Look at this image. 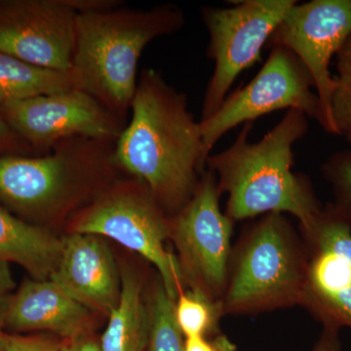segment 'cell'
Segmentation results:
<instances>
[{"mask_svg": "<svg viewBox=\"0 0 351 351\" xmlns=\"http://www.w3.org/2000/svg\"><path fill=\"white\" fill-rule=\"evenodd\" d=\"M351 34V0H311L295 4L265 47L282 46L299 58L313 78L323 130L338 136L331 112L336 82L330 64Z\"/></svg>", "mask_w": 351, "mask_h": 351, "instance_id": "cell-10", "label": "cell"}, {"mask_svg": "<svg viewBox=\"0 0 351 351\" xmlns=\"http://www.w3.org/2000/svg\"><path fill=\"white\" fill-rule=\"evenodd\" d=\"M63 240L49 230L14 216L0 204V261L24 267L34 279L46 280L54 274Z\"/></svg>", "mask_w": 351, "mask_h": 351, "instance_id": "cell-15", "label": "cell"}, {"mask_svg": "<svg viewBox=\"0 0 351 351\" xmlns=\"http://www.w3.org/2000/svg\"><path fill=\"white\" fill-rule=\"evenodd\" d=\"M15 286L9 263L0 261V304L12 294Z\"/></svg>", "mask_w": 351, "mask_h": 351, "instance_id": "cell-30", "label": "cell"}, {"mask_svg": "<svg viewBox=\"0 0 351 351\" xmlns=\"http://www.w3.org/2000/svg\"><path fill=\"white\" fill-rule=\"evenodd\" d=\"M77 16L75 0H2L0 52L40 68L69 71Z\"/></svg>", "mask_w": 351, "mask_h": 351, "instance_id": "cell-12", "label": "cell"}, {"mask_svg": "<svg viewBox=\"0 0 351 351\" xmlns=\"http://www.w3.org/2000/svg\"><path fill=\"white\" fill-rule=\"evenodd\" d=\"M184 351H237V346L226 335L184 338Z\"/></svg>", "mask_w": 351, "mask_h": 351, "instance_id": "cell-27", "label": "cell"}, {"mask_svg": "<svg viewBox=\"0 0 351 351\" xmlns=\"http://www.w3.org/2000/svg\"><path fill=\"white\" fill-rule=\"evenodd\" d=\"M4 335H5V331L0 326V351H5V348H4Z\"/></svg>", "mask_w": 351, "mask_h": 351, "instance_id": "cell-32", "label": "cell"}, {"mask_svg": "<svg viewBox=\"0 0 351 351\" xmlns=\"http://www.w3.org/2000/svg\"><path fill=\"white\" fill-rule=\"evenodd\" d=\"M335 82L331 101L332 121L338 136L346 137L351 135V75L335 76Z\"/></svg>", "mask_w": 351, "mask_h": 351, "instance_id": "cell-24", "label": "cell"}, {"mask_svg": "<svg viewBox=\"0 0 351 351\" xmlns=\"http://www.w3.org/2000/svg\"><path fill=\"white\" fill-rule=\"evenodd\" d=\"M339 332L338 328L323 326L319 339L311 351H341Z\"/></svg>", "mask_w": 351, "mask_h": 351, "instance_id": "cell-28", "label": "cell"}, {"mask_svg": "<svg viewBox=\"0 0 351 351\" xmlns=\"http://www.w3.org/2000/svg\"><path fill=\"white\" fill-rule=\"evenodd\" d=\"M345 138H346V141H348V143L350 144L351 147V135L346 136Z\"/></svg>", "mask_w": 351, "mask_h": 351, "instance_id": "cell-33", "label": "cell"}, {"mask_svg": "<svg viewBox=\"0 0 351 351\" xmlns=\"http://www.w3.org/2000/svg\"><path fill=\"white\" fill-rule=\"evenodd\" d=\"M122 3L117 0L112 5L78 12L71 73L76 89L126 122L143 51L154 39L182 29L186 16L172 3L147 9Z\"/></svg>", "mask_w": 351, "mask_h": 351, "instance_id": "cell-3", "label": "cell"}, {"mask_svg": "<svg viewBox=\"0 0 351 351\" xmlns=\"http://www.w3.org/2000/svg\"><path fill=\"white\" fill-rule=\"evenodd\" d=\"M142 289L135 272L121 274V295L101 336V351H147L151 316L149 306L143 300Z\"/></svg>", "mask_w": 351, "mask_h": 351, "instance_id": "cell-16", "label": "cell"}, {"mask_svg": "<svg viewBox=\"0 0 351 351\" xmlns=\"http://www.w3.org/2000/svg\"><path fill=\"white\" fill-rule=\"evenodd\" d=\"M295 0H240L233 7L203 6L201 19L209 34L207 57L214 62L208 83L201 119L213 117L233 83L246 69L260 61L269 43Z\"/></svg>", "mask_w": 351, "mask_h": 351, "instance_id": "cell-7", "label": "cell"}, {"mask_svg": "<svg viewBox=\"0 0 351 351\" xmlns=\"http://www.w3.org/2000/svg\"><path fill=\"white\" fill-rule=\"evenodd\" d=\"M175 302L159 278L149 304L151 334L147 351H184V337L175 318Z\"/></svg>", "mask_w": 351, "mask_h": 351, "instance_id": "cell-19", "label": "cell"}, {"mask_svg": "<svg viewBox=\"0 0 351 351\" xmlns=\"http://www.w3.org/2000/svg\"><path fill=\"white\" fill-rule=\"evenodd\" d=\"M90 319V309L50 279L24 281L0 304L3 330L48 331L71 339L87 335Z\"/></svg>", "mask_w": 351, "mask_h": 351, "instance_id": "cell-14", "label": "cell"}, {"mask_svg": "<svg viewBox=\"0 0 351 351\" xmlns=\"http://www.w3.org/2000/svg\"><path fill=\"white\" fill-rule=\"evenodd\" d=\"M131 119L115 143L120 169L147 184L172 218L195 195L210 152L186 95L156 69L141 71Z\"/></svg>", "mask_w": 351, "mask_h": 351, "instance_id": "cell-1", "label": "cell"}, {"mask_svg": "<svg viewBox=\"0 0 351 351\" xmlns=\"http://www.w3.org/2000/svg\"><path fill=\"white\" fill-rule=\"evenodd\" d=\"M60 351H101L100 343L93 338L84 335L78 338L64 339L61 343Z\"/></svg>", "mask_w": 351, "mask_h": 351, "instance_id": "cell-29", "label": "cell"}, {"mask_svg": "<svg viewBox=\"0 0 351 351\" xmlns=\"http://www.w3.org/2000/svg\"><path fill=\"white\" fill-rule=\"evenodd\" d=\"M308 267V250L287 216L263 215L232 248L223 313L248 315L302 306Z\"/></svg>", "mask_w": 351, "mask_h": 351, "instance_id": "cell-5", "label": "cell"}, {"mask_svg": "<svg viewBox=\"0 0 351 351\" xmlns=\"http://www.w3.org/2000/svg\"><path fill=\"white\" fill-rule=\"evenodd\" d=\"M223 315L221 302L213 301L195 289L182 291L175 302L176 321L184 338L219 334Z\"/></svg>", "mask_w": 351, "mask_h": 351, "instance_id": "cell-18", "label": "cell"}, {"mask_svg": "<svg viewBox=\"0 0 351 351\" xmlns=\"http://www.w3.org/2000/svg\"><path fill=\"white\" fill-rule=\"evenodd\" d=\"M253 124H244L228 149L207 159L219 193L228 195L225 213L234 223L269 213L292 215L306 230L323 208L308 178L292 170L294 145L306 135L308 117L289 110L258 142L250 140Z\"/></svg>", "mask_w": 351, "mask_h": 351, "instance_id": "cell-2", "label": "cell"}, {"mask_svg": "<svg viewBox=\"0 0 351 351\" xmlns=\"http://www.w3.org/2000/svg\"><path fill=\"white\" fill-rule=\"evenodd\" d=\"M298 110L319 122L321 110L313 78L292 51L274 46L257 75L235 90L213 117L199 121L203 142L211 154L225 134L263 115L284 110Z\"/></svg>", "mask_w": 351, "mask_h": 351, "instance_id": "cell-9", "label": "cell"}, {"mask_svg": "<svg viewBox=\"0 0 351 351\" xmlns=\"http://www.w3.org/2000/svg\"><path fill=\"white\" fill-rule=\"evenodd\" d=\"M50 280L89 309L108 314L114 311L121 295V276L103 237L71 232Z\"/></svg>", "mask_w": 351, "mask_h": 351, "instance_id": "cell-13", "label": "cell"}, {"mask_svg": "<svg viewBox=\"0 0 351 351\" xmlns=\"http://www.w3.org/2000/svg\"><path fill=\"white\" fill-rule=\"evenodd\" d=\"M76 89L69 71H53L0 52V105Z\"/></svg>", "mask_w": 351, "mask_h": 351, "instance_id": "cell-17", "label": "cell"}, {"mask_svg": "<svg viewBox=\"0 0 351 351\" xmlns=\"http://www.w3.org/2000/svg\"><path fill=\"white\" fill-rule=\"evenodd\" d=\"M131 177V176H130ZM115 182L73 217L71 232L110 239L152 263L173 300L184 291L179 262L167 248L171 218L147 184Z\"/></svg>", "mask_w": 351, "mask_h": 351, "instance_id": "cell-6", "label": "cell"}, {"mask_svg": "<svg viewBox=\"0 0 351 351\" xmlns=\"http://www.w3.org/2000/svg\"><path fill=\"white\" fill-rule=\"evenodd\" d=\"M302 306L318 318L323 326L351 328V287L334 294H322L307 287Z\"/></svg>", "mask_w": 351, "mask_h": 351, "instance_id": "cell-23", "label": "cell"}, {"mask_svg": "<svg viewBox=\"0 0 351 351\" xmlns=\"http://www.w3.org/2000/svg\"><path fill=\"white\" fill-rule=\"evenodd\" d=\"M332 193L331 205L351 228V149L331 154L321 166Z\"/></svg>", "mask_w": 351, "mask_h": 351, "instance_id": "cell-22", "label": "cell"}, {"mask_svg": "<svg viewBox=\"0 0 351 351\" xmlns=\"http://www.w3.org/2000/svg\"><path fill=\"white\" fill-rule=\"evenodd\" d=\"M34 149L8 125L0 110V156H25Z\"/></svg>", "mask_w": 351, "mask_h": 351, "instance_id": "cell-26", "label": "cell"}, {"mask_svg": "<svg viewBox=\"0 0 351 351\" xmlns=\"http://www.w3.org/2000/svg\"><path fill=\"white\" fill-rule=\"evenodd\" d=\"M301 230L311 254L331 252L351 263V228L331 203L322 208L308 228Z\"/></svg>", "mask_w": 351, "mask_h": 351, "instance_id": "cell-20", "label": "cell"}, {"mask_svg": "<svg viewBox=\"0 0 351 351\" xmlns=\"http://www.w3.org/2000/svg\"><path fill=\"white\" fill-rule=\"evenodd\" d=\"M338 75H351V34L336 56Z\"/></svg>", "mask_w": 351, "mask_h": 351, "instance_id": "cell-31", "label": "cell"}, {"mask_svg": "<svg viewBox=\"0 0 351 351\" xmlns=\"http://www.w3.org/2000/svg\"><path fill=\"white\" fill-rule=\"evenodd\" d=\"M0 110L13 131L39 154L69 138L117 141L127 123L80 89L6 101Z\"/></svg>", "mask_w": 351, "mask_h": 351, "instance_id": "cell-11", "label": "cell"}, {"mask_svg": "<svg viewBox=\"0 0 351 351\" xmlns=\"http://www.w3.org/2000/svg\"><path fill=\"white\" fill-rule=\"evenodd\" d=\"M307 287L322 294H334L351 287V263L331 252L313 254Z\"/></svg>", "mask_w": 351, "mask_h": 351, "instance_id": "cell-21", "label": "cell"}, {"mask_svg": "<svg viewBox=\"0 0 351 351\" xmlns=\"http://www.w3.org/2000/svg\"><path fill=\"white\" fill-rule=\"evenodd\" d=\"M216 176L206 169L195 195L171 218V237L182 277L189 288L213 301L225 294L232 258L234 221L221 211Z\"/></svg>", "mask_w": 351, "mask_h": 351, "instance_id": "cell-8", "label": "cell"}, {"mask_svg": "<svg viewBox=\"0 0 351 351\" xmlns=\"http://www.w3.org/2000/svg\"><path fill=\"white\" fill-rule=\"evenodd\" d=\"M110 156L106 141L73 138L47 154L0 156V202L34 218L63 217L97 197Z\"/></svg>", "mask_w": 351, "mask_h": 351, "instance_id": "cell-4", "label": "cell"}, {"mask_svg": "<svg viewBox=\"0 0 351 351\" xmlns=\"http://www.w3.org/2000/svg\"><path fill=\"white\" fill-rule=\"evenodd\" d=\"M61 343L43 335H4L5 351H60Z\"/></svg>", "mask_w": 351, "mask_h": 351, "instance_id": "cell-25", "label": "cell"}]
</instances>
